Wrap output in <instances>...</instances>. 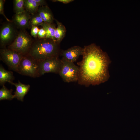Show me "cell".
Returning a JSON list of instances; mask_svg holds the SVG:
<instances>
[{
    "mask_svg": "<svg viewBox=\"0 0 140 140\" xmlns=\"http://www.w3.org/2000/svg\"><path fill=\"white\" fill-rule=\"evenodd\" d=\"M82 60L77 63L79 69L78 83L88 87L106 81L110 60L107 54L94 44L83 48Z\"/></svg>",
    "mask_w": 140,
    "mask_h": 140,
    "instance_id": "cell-1",
    "label": "cell"
},
{
    "mask_svg": "<svg viewBox=\"0 0 140 140\" xmlns=\"http://www.w3.org/2000/svg\"><path fill=\"white\" fill-rule=\"evenodd\" d=\"M61 51L60 43L45 38H35L27 54L38 62L54 57H59Z\"/></svg>",
    "mask_w": 140,
    "mask_h": 140,
    "instance_id": "cell-2",
    "label": "cell"
},
{
    "mask_svg": "<svg viewBox=\"0 0 140 140\" xmlns=\"http://www.w3.org/2000/svg\"><path fill=\"white\" fill-rule=\"evenodd\" d=\"M34 39L26 30H20L16 38L7 48L23 55L28 54Z\"/></svg>",
    "mask_w": 140,
    "mask_h": 140,
    "instance_id": "cell-3",
    "label": "cell"
},
{
    "mask_svg": "<svg viewBox=\"0 0 140 140\" xmlns=\"http://www.w3.org/2000/svg\"><path fill=\"white\" fill-rule=\"evenodd\" d=\"M17 72L31 77H39L38 62L28 54L23 55L18 65Z\"/></svg>",
    "mask_w": 140,
    "mask_h": 140,
    "instance_id": "cell-4",
    "label": "cell"
},
{
    "mask_svg": "<svg viewBox=\"0 0 140 140\" xmlns=\"http://www.w3.org/2000/svg\"><path fill=\"white\" fill-rule=\"evenodd\" d=\"M19 30L12 21L3 23L0 29L1 48H6L12 44L17 37Z\"/></svg>",
    "mask_w": 140,
    "mask_h": 140,
    "instance_id": "cell-5",
    "label": "cell"
},
{
    "mask_svg": "<svg viewBox=\"0 0 140 140\" xmlns=\"http://www.w3.org/2000/svg\"><path fill=\"white\" fill-rule=\"evenodd\" d=\"M61 66L58 74L63 81L69 83L77 82L79 68L74 63L62 59Z\"/></svg>",
    "mask_w": 140,
    "mask_h": 140,
    "instance_id": "cell-6",
    "label": "cell"
},
{
    "mask_svg": "<svg viewBox=\"0 0 140 140\" xmlns=\"http://www.w3.org/2000/svg\"><path fill=\"white\" fill-rule=\"evenodd\" d=\"M23 55L6 47L0 49V59L10 69L17 72L19 62Z\"/></svg>",
    "mask_w": 140,
    "mask_h": 140,
    "instance_id": "cell-7",
    "label": "cell"
},
{
    "mask_svg": "<svg viewBox=\"0 0 140 140\" xmlns=\"http://www.w3.org/2000/svg\"><path fill=\"white\" fill-rule=\"evenodd\" d=\"M62 61L59 57H54L38 62V73L40 76L46 73L58 74Z\"/></svg>",
    "mask_w": 140,
    "mask_h": 140,
    "instance_id": "cell-8",
    "label": "cell"
},
{
    "mask_svg": "<svg viewBox=\"0 0 140 140\" xmlns=\"http://www.w3.org/2000/svg\"><path fill=\"white\" fill-rule=\"evenodd\" d=\"M83 48L79 46L71 47L65 50L61 51L60 55L62 59L69 62L74 63L81 55H82Z\"/></svg>",
    "mask_w": 140,
    "mask_h": 140,
    "instance_id": "cell-9",
    "label": "cell"
},
{
    "mask_svg": "<svg viewBox=\"0 0 140 140\" xmlns=\"http://www.w3.org/2000/svg\"><path fill=\"white\" fill-rule=\"evenodd\" d=\"M31 15L25 11L22 13L15 14L12 22L19 30L29 28V21Z\"/></svg>",
    "mask_w": 140,
    "mask_h": 140,
    "instance_id": "cell-10",
    "label": "cell"
},
{
    "mask_svg": "<svg viewBox=\"0 0 140 140\" xmlns=\"http://www.w3.org/2000/svg\"><path fill=\"white\" fill-rule=\"evenodd\" d=\"M10 83L15 86L16 88L15 91L14 93V98L23 101L24 96L29 91L30 85L29 84H23L19 80L17 83H14L12 82Z\"/></svg>",
    "mask_w": 140,
    "mask_h": 140,
    "instance_id": "cell-11",
    "label": "cell"
},
{
    "mask_svg": "<svg viewBox=\"0 0 140 140\" xmlns=\"http://www.w3.org/2000/svg\"><path fill=\"white\" fill-rule=\"evenodd\" d=\"M44 22L52 24L54 19L53 13L47 5L39 6L37 11Z\"/></svg>",
    "mask_w": 140,
    "mask_h": 140,
    "instance_id": "cell-12",
    "label": "cell"
},
{
    "mask_svg": "<svg viewBox=\"0 0 140 140\" xmlns=\"http://www.w3.org/2000/svg\"><path fill=\"white\" fill-rule=\"evenodd\" d=\"M15 79L13 72L6 70L1 64L0 65V84L3 86L8 82L10 83L13 82Z\"/></svg>",
    "mask_w": 140,
    "mask_h": 140,
    "instance_id": "cell-13",
    "label": "cell"
},
{
    "mask_svg": "<svg viewBox=\"0 0 140 140\" xmlns=\"http://www.w3.org/2000/svg\"><path fill=\"white\" fill-rule=\"evenodd\" d=\"M54 20L57 25L55 31V39L56 42L60 43L65 36L66 32V28L61 22L56 19Z\"/></svg>",
    "mask_w": 140,
    "mask_h": 140,
    "instance_id": "cell-14",
    "label": "cell"
},
{
    "mask_svg": "<svg viewBox=\"0 0 140 140\" xmlns=\"http://www.w3.org/2000/svg\"><path fill=\"white\" fill-rule=\"evenodd\" d=\"M24 6L25 11L30 15L36 13L39 7L35 0H24Z\"/></svg>",
    "mask_w": 140,
    "mask_h": 140,
    "instance_id": "cell-15",
    "label": "cell"
},
{
    "mask_svg": "<svg viewBox=\"0 0 140 140\" xmlns=\"http://www.w3.org/2000/svg\"><path fill=\"white\" fill-rule=\"evenodd\" d=\"M44 28L46 32V38H50L55 41V33L56 27L52 24H49L44 22L41 25Z\"/></svg>",
    "mask_w": 140,
    "mask_h": 140,
    "instance_id": "cell-16",
    "label": "cell"
},
{
    "mask_svg": "<svg viewBox=\"0 0 140 140\" xmlns=\"http://www.w3.org/2000/svg\"><path fill=\"white\" fill-rule=\"evenodd\" d=\"M0 89V100H11L14 98V95L12 94V90H9L4 85Z\"/></svg>",
    "mask_w": 140,
    "mask_h": 140,
    "instance_id": "cell-17",
    "label": "cell"
},
{
    "mask_svg": "<svg viewBox=\"0 0 140 140\" xmlns=\"http://www.w3.org/2000/svg\"><path fill=\"white\" fill-rule=\"evenodd\" d=\"M44 22L37 12L32 15H31L29 21V28L31 29L33 26H38Z\"/></svg>",
    "mask_w": 140,
    "mask_h": 140,
    "instance_id": "cell-18",
    "label": "cell"
},
{
    "mask_svg": "<svg viewBox=\"0 0 140 140\" xmlns=\"http://www.w3.org/2000/svg\"><path fill=\"white\" fill-rule=\"evenodd\" d=\"M24 0L13 1V10L15 14L19 13L26 11L24 6Z\"/></svg>",
    "mask_w": 140,
    "mask_h": 140,
    "instance_id": "cell-19",
    "label": "cell"
},
{
    "mask_svg": "<svg viewBox=\"0 0 140 140\" xmlns=\"http://www.w3.org/2000/svg\"><path fill=\"white\" fill-rule=\"evenodd\" d=\"M31 34L35 38H38V34L39 29L38 26H32L31 29Z\"/></svg>",
    "mask_w": 140,
    "mask_h": 140,
    "instance_id": "cell-20",
    "label": "cell"
},
{
    "mask_svg": "<svg viewBox=\"0 0 140 140\" xmlns=\"http://www.w3.org/2000/svg\"><path fill=\"white\" fill-rule=\"evenodd\" d=\"M5 2V0H0V14L2 15L7 22H11V20L8 19L5 15L4 12V5Z\"/></svg>",
    "mask_w": 140,
    "mask_h": 140,
    "instance_id": "cell-21",
    "label": "cell"
},
{
    "mask_svg": "<svg viewBox=\"0 0 140 140\" xmlns=\"http://www.w3.org/2000/svg\"><path fill=\"white\" fill-rule=\"evenodd\" d=\"M46 32L45 29L43 27L39 29L38 34V38L41 39L45 38L46 36Z\"/></svg>",
    "mask_w": 140,
    "mask_h": 140,
    "instance_id": "cell-22",
    "label": "cell"
},
{
    "mask_svg": "<svg viewBox=\"0 0 140 140\" xmlns=\"http://www.w3.org/2000/svg\"><path fill=\"white\" fill-rule=\"evenodd\" d=\"M39 6H42L46 5H47L46 2L44 0H35Z\"/></svg>",
    "mask_w": 140,
    "mask_h": 140,
    "instance_id": "cell-23",
    "label": "cell"
},
{
    "mask_svg": "<svg viewBox=\"0 0 140 140\" xmlns=\"http://www.w3.org/2000/svg\"><path fill=\"white\" fill-rule=\"evenodd\" d=\"M53 2H60L64 4H67L74 1L73 0H52L51 1Z\"/></svg>",
    "mask_w": 140,
    "mask_h": 140,
    "instance_id": "cell-24",
    "label": "cell"
}]
</instances>
